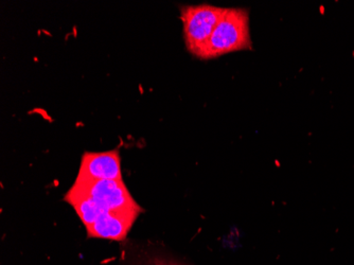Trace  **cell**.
Wrapping results in <instances>:
<instances>
[{
	"instance_id": "1",
	"label": "cell",
	"mask_w": 354,
	"mask_h": 265,
	"mask_svg": "<svg viewBox=\"0 0 354 265\" xmlns=\"http://www.w3.org/2000/svg\"><path fill=\"white\" fill-rule=\"evenodd\" d=\"M250 49H253V41L249 28V11L244 7H225L203 60H212L228 53Z\"/></svg>"
},
{
	"instance_id": "2",
	"label": "cell",
	"mask_w": 354,
	"mask_h": 265,
	"mask_svg": "<svg viewBox=\"0 0 354 265\" xmlns=\"http://www.w3.org/2000/svg\"><path fill=\"white\" fill-rule=\"evenodd\" d=\"M225 12V7L208 3L180 5L184 41L188 52L203 60L214 29Z\"/></svg>"
},
{
	"instance_id": "3",
	"label": "cell",
	"mask_w": 354,
	"mask_h": 265,
	"mask_svg": "<svg viewBox=\"0 0 354 265\" xmlns=\"http://www.w3.org/2000/svg\"><path fill=\"white\" fill-rule=\"evenodd\" d=\"M72 189L87 194L104 212L139 211L143 209L136 203L122 180H90L76 178Z\"/></svg>"
},
{
	"instance_id": "4",
	"label": "cell",
	"mask_w": 354,
	"mask_h": 265,
	"mask_svg": "<svg viewBox=\"0 0 354 265\" xmlns=\"http://www.w3.org/2000/svg\"><path fill=\"white\" fill-rule=\"evenodd\" d=\"M76 178L90 180H122L119 150L84 153Z\"/></svg>"
},
{
	"instance_id": "5",
	"label": "cell",
	"mask_w": 354,
	"mask_h": 265,
	"mask_svg": "<svg viewBox=\"0 0 354 265\" xmlns=\"http://www.w3.org/2000/svg\"><path fill=\"white\" fill-rule=\"evenodd\" d=\"M139 211L103 212L90 226L86 227L88 238L122 241L135 223Z\"/></svg>"
},
{
	"instance_id": "6",
	"label": "cell",
	"mask_w": 354,
	"mask_h": 265,
	"mask_svg": "<svg viewBox=\"0 0 354 265\" xmlns=\"http://www.w3.org/2000/svg\"><path fill=\"white\" fill-rule=\"evenodd\" d=\"M65 200L73 207L85 227L92 225L96 218L104 212L90 196L72 188L65 195Z\"/></svg>"
},
{
	"instance_id": "7",
	"label": "cell",
	"mask_w": 354,
	"mask_h": 265,
	"mask_svg": "<svg viewBox=\"0 0 354 265\" xmlns=\"http://www.w3.org/2000/svg\"><path fill=\"white\" fill-rule=\"evenodd\" d=\"M154 265H177V264L170 261H157Z\"/></svg>"
}]
</instances>
